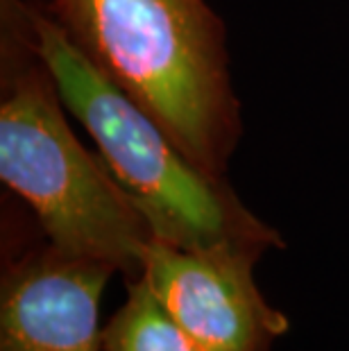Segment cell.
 <instances>
[{
  "label": "cell",
  "mask_w": 349,
  "mask_h": 351,
  "mask_svg": "<svg viewBox=\"0 0 349 351\" xmlns=\"http://www.w3.org/2000/svg\"><path fill=\"white\" fill-rule=\"evenodd\" d=\"M36 3L200 168L227 177L243 138V116L227 25L206 0Z\"/></svg>",
  "instance_id": "6da1fadb"
},
{
  "label": "cell",
  "mask_w": 349,
  "mask_h": 351,
  "mask_svg": "<svg viewBox=\"0 0 349 351\" xmlns=\"http://www.w3.org/2000/svg\"><path fill=\"white\" fill-rule=\"evenodd\" d=\"M3 3L0 179L32 211L43 238L73 256L139 279L152 227L98 152L82 145L34 48L27 0Z\"/></svg>",
  "instance_id": "7a4b0ae2"
},
{
  "label": "cell",
  "mask_w": 349,
  "mask_h": 351,
  "mask_svg": "<svg viewBox=\"0 0 349 351\" xmlns=\"http://www.w3.org/2000/svg\"><path fill=\"white\" fill-rule=\"evenodd\" d=\"M27 21L66 111L84 127L157 241L189 252L256 258L286 247L284 236L245 206L227 177L200 168L141 104L73 46L36 0H27Z\"/></svg>",
  "instance_id": "3957f363"
},
{
  "label": "cell",
  "mask_w": 349,
  "mask_h": 351,
  "mask_svg": "<svg viewBox=\"0 0 349 351\" xmlns=\"http://www.w3.org/2000/svg\"><path fill=\"white\" fill-rule=\"evenodd\" d=\"M258 261L236 252H189L154 238L141 279L204 351H272L291 324L258 290Z\"/></svg>",
  "instance_id": "277c9868"
},
{
  "label": "cell",
  "mask_w": 349,
  "mask_h": 351,
  "mask_svg": "<svg viewBox=\"0 0 349 351\" xmlns=\"http://www.w3.org/2000/svg\"><path fill=\"white\" fill-rule=\"evenodd\" d=\"M116 270L53 243L5 258L0 351H102L100 300Z\"/></svg>",
  "instance_id": "5b68a950"
},
{
  "label": "cell",
  "mask_w": 349,
  "mask_h": 351,
  "mask_svg": "<svg viewBox=\"0 0 349 351\" xmlns=\"http://www.w3.org/2000/svg\"><path fill=\"white\" fill-rule=\"evenodd\" d=\"M102 351H204L168 315L147 283L128 281V297L100 333Z\"/></svg>",
  "instance_id": "8992f818"
}]
</instances>
